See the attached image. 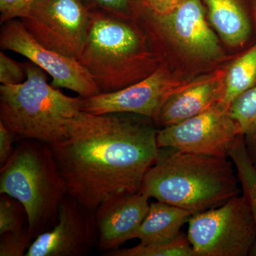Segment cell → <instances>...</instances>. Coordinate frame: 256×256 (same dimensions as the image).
<instances>
[{"instance_id": "1", "label": "cell", "mask_w": 256, "mask_h": 256, "mask_svg": "<svg viewBox=\"0 0 256 256\" xmlns=\"http://www.w3.org/2000/svg\"><path fill=\"white\" fill-rule=\"evenodd\" d=\"M152 122L136 114L82 111L67 136L50 144L68 194L96 212L110 196L140 191L159 156Z\"/></svg>"}, {"instance_id": "2", "label": "cell", "mask_w": 256, "mask_h": 256, "mask_svg": "<svg viewBox=\"0 0 256 256\" xmlns=\"http://www.w3.org/2000/svg\"><path fill=\"white\" fill-rule=\"evenodd\" d=\"M239 185L235 166L229 158L160 148L140 192L149 198L183 208L193 215L240 194Z\"/></svg>"}, {"instance_id": "3", "label": "cell", "mask_w": 256, "mask_h": 256, "mask_svg": "<svg viewBox=\"0 0 256 256\" xmlns=\"http://www.w3.org/2000/svg\"><path fill=\"white\" fill-rule=\"evenodd\" d=\"M132 20L92 10L78 60L101 94L117 92L156 70L144 36Z\"/></svg>"}, {"instance_id": "4", "label": "cell", "mask_w": 256, "mask_h": 256, "mask_svg": "<svg viewBox=\"0 0 256 256\" xmlns=\"http://www.w3.org/2000/svg\"><path fill=\"white\" fill-rule=\"evenodd\" d=\"M24 64V82L0 86V122L16 138L58 142L82 112V98L65 95L48 84L46 72L30 60Z\"/></svg>"}, {"instance_id": "5", "label": "cell", "mask_w": 256, "mask_h": 256, "mask_svg": "<svg viewBox=\"0 0 256 256\" xmlns=\"http://www.w3.org/2000/svg\"><path fill=\"white\" fill-rule=\"evenodd\" d=\"M0 169V194L18 200L28 216L32 238L56 223L66 185L48 144L22 139Z\"/></svg>"}, {"instance_id": "6", "label": "cell", "mask_w": 256, "mask_h": 256, "mask_svg": "<svg viewBox=\"0 0 256 256\" xmlns=\"http://www.w3.org/2000/svg\"><path fill=\"white\" fill-rule=\"evenodd\" d=\"M188 238L195 256H248L256 242V225L244 194L195 214L188 220Z\"/></svg>"}, {"instance_id": "7", "label": "cell", "mask_w": 256, "mask_h": 256, "mask_svg": "<svg viewBox=\"0 0 256 256\" xmlns=\"http://www.w3.org/2000/svg\"><path fill=\"white\" fill-rule=\"evenodd\" d=\"M92 10L89 0H37L20 20L44 46L78 60Z\"/></svg>"}, {"instance_id": "8", "label": "cell", "mask_w": 256, "mask_h": 256, "mask_svg": "<svg viewBox=\"0 0 256 256\" xmlns=\"http://www.w3.org/2000/svg\"><path fill=\"white\" fill-rule=\"evenodd\" d=\"M0 47L22 55L46 72L52 77L54 87L68 89L82 98L100 94L90 74L78 60L44 46L28 32L20 18L2 24Z\"/></svg>"}, {"instance_id": "9", "label": "cell", "mask_w": 256, "mask_h": 256, "mask_svg": "<svg viewBox=\"0 0 256 256\" xmlns=\"http://www.w3.org/2000/svg\"><path fill=\"white\" fill-rule=\"evenodd\" d=\"M239 136L229 109L218 104L194 117L158 130L156 142L160 148L228 158Z\"/></svg>"}, {"instance_id": "10", "label": "cell", "mask_w": 256, "mask_h": 256, "mask_svg": "<svg viewBox=\"0 0 256 256\" xmlns=\"http://www.w3.org/2000/svg\"><path fill=\"white\" fill-rule=\"evenodd\" d=\"M98 238L95 212L66 194L56 223L34 238L25 256H84L90 254Z\"/></svg>"}, {"instance_id": "11", "label": "cell", "mask_w": 256, "mask_h": 256, "mask_svg": "<svg viewBox=\"0 0 256 256\" xmlns=\"http://www.w3.org/2000/svg\"><path fill=\"white\" fill-rule=\"evenodd\" d=\"M178 90L164 69L158 68L146 78L117 92L82 98V111L94 114H136L156 122L165 102Z\"/></svg>"}, {"instance_id": "12", "label": "cell", "mask_w": 256, "mask_h": 256, "mask_svg": "<svg viewBox=\"0 0 256 256\" xmlns=\"http://www.w3.org/2000/svg\"><path fill=\"white\" fill-rule=\"evenodd\" d=\"M144 13L192 55L203 60L222 55L218 38L207 24L202 0H184L164 15L154 14L146 8Z\"/></svg>"}, {"instance_id": "13", "label": "cell", "mask_w": 256, "mask_h": 256, "mask_svg": "<svg viewBox=\"0 0 256 256\" xmlns=\"http://www.w3.org/2000/svg\"><path fill=\"white\" fill-rule=\"evenodd\" d=\"M149 198L140 191L110 196L95 212L98 244L109 252L132 240L150 207Z\"/></svg>"}, {"instance_id": "14", "label": "cell", "mask_w": 256, "mask_h": 256, "mask_svg": "<svg viewBox=\"0 0 256 256\" xmlns=\"http://www.w3.org/2000/svg\"><path fill=\"white\" fill-rule=\"evenodd\" d=\"M208 9L210 22L226 43L244 46L252 33L256 18V0H202Z\"/></svg>"}, {"instance_id": "15", "label": "cell", "mask_w": 256, "mask_h": 256, "mask_svg": "<svg viewBox=\"0 0 256 256\" xmlns=\"http://www.w3.org/2000/svg\"><path fill=\"white\" fill-rule=\"evenodd\" d=\"M224 88L220 82L212 80L181 89L165 102L156 124L172 126L210 110L220 104Z\"/></svg>"}, {"instance_id": "16", "label": "cell", "mask_w": 256, "mask_h": 256, "mask_svg": "<svg viewBox=\"0 0 256 256\" xmlns=\"http://www.w3.org/2000/svg\"><path fill=\"white\" fill-rule=\"evenodd\" d=\"M192 216L188 210L156 201L149 210L132 239L141 244H164L172 242L182 234V228Z\"/></svg>"}, {"instance_id": "17", "label": "cell", "mask_w": 256, "mask_h": 256, "mask_svg": "<svg viewBox=\"0 0 256 256\" xmlns=\"http://www.w3.org/2000/svg\"><path fill=\"white\" fill-rule=\"evenodd\" d=\"M256 86V43L229 69L220 104L229 109L234 100Z\"/></svg>"}, {"instance_id": "18", "label": "cell", "mask_w": 256, "mask_h": 256, "mask_svg": "<svg viewBox=\"0 0 256 256\" xmlns=\"http://www.w3.org/2000/svg\"><path fill=\"white\" fill-rule=\"evenodd\" d=\"M238 126L249 158L256 168V86L242 94L229 108Z\"/></svg>"}, {"instance_id": "19", "label": "cell", "mask_w": 256, "mask_h": 256, "mask_svg": "<svg viewBox=\"0 0 256 256\" xmlns=\"http://www.w3.org/2000/svg\"><path fill=\"white\" fill-rule=\"evenodd\" d=\"M228 158L235 166L242 194L246 197L256 225V168L249 158L242 134L234 143ZM252 256H256V242Z\"/></svg>"}, {"instance_id": "20", "label": "cell", "mask_w": 256, "mask_h": 256, "mask_svg": "<svg viewBox=\"0 0 256 256\" xmlns=\"http://www.w3.org/2000/svg\"><path fill=\"white\" fill-rule=\"evenodd\" d=\"M107 254L111 256H195L188 236L183 233L171 242L139 244L130 248H118Z\"/></svg>"}, {"instance_id": "21", "label": "cell", "mask_w": 256, "mask_h": 256, "mask_svg": "<svg viewBox=\"0 0 256 256\" xmlns=\"http://www.w3.org/2000/svg\"><path fill=\"white\" fill-rule=\"evenodd\" d=\"M28 216L20 202L6 194L0 197V235L28 228Z\"/></svg>"}, {"instance_id": "22", "label": "cell", "mask_w": 256, "mask_h": 256, "mask_svg": "<svg viewBox=\"0 0 256 256\" xmlns=\"http://www.w3.org/2000/svg\"><path fill=\"white\" fill-rule=\"evenodd\" d=\"M92 9L124 18L133 20L142 14V0H89Z\"/></svg>"}, {"instance_id": "23", "label": "cell", "mask_w": 256, "mask_h": 256, "mask_svg": "<svg viewBox=\"0 0 256 256\" xmlns=\"http://www.w3.org/2000/svg\"><path fill=\"white\" fill-rule=\"evenodd\" d=\"M32 238L28 227L20 232L0 235V256H25L31 245Z\"/></svg>"}, {"instance_id": "24", "label": "cell", "mask_w": 256, "mask_h": 256, "mask_svg": "<svg viewBox=\"0 0 256 256\" xmlns=\"http://www.w3.org/2000/svg\"><path fill=\"white\" fill-rule=\"evenodd\" d=\"M24 64H21L0 52V82L2 85H18L26 80Z\"/></svg>"}, {"instance_id": "25", "label": "cell", "mask_w": 256, "mask_h": 256, "mask_svg": "<svg viewBox=\"0 0 256 256\" xmlns=\"http://www.w3.org/2000/svg\"><path fill=\"white\" fill-rule=\"evenodd\" d=\"M37 0H0V23L23 18Z\"/></svg>"}, {"instance_id": "26", "label": "cell", "mask_w": 256, "mask_h": 256, "mask_svg": "<svg viewBox=\"0 0 256 256\" xmlns=\"http://www.w3.org/2000/svg\"><path fill=\"white\" fill-rule=\"evenodd\" d=\"M16 136L0 122V164L3 166L10 159L14 150L13 142Z\"/></svg>"}, {"instance_id": "27", "label": "cell", "mask_w": 256, "mask_h": 256, "mask_svg": "<svg viewBox=\"0 0 256 256\" xmlns=\"http://www.w3.org/2000/svg\"><path fill=\"white\" fill-rule=\"evenodd\" d=\"M146 9L158 15L171 12L184 0H142Z\"/></svg>"}, {"instance_id": "28", "label": "cell", "mask_w": 256, "mask_h": 256, "mask_svg": "<svg viewBox=\"0 0 256 256\" xmlns=\"http://www.w3.org/2000/svg\"><path fill=\"white\" fill-rule=\"evenodd\" d=\"M255 9H256V0L255 3Z\"/></svg>"}]
</instances>
